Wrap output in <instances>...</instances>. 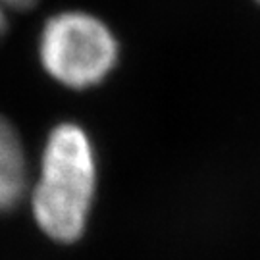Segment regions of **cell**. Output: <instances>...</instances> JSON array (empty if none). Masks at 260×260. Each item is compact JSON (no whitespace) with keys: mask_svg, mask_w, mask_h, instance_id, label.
<instances>
[{"mask_svg":"<svg viewBox=\"0 0 260 260\" xmlns=\"http://www.w3.org/2000/svg\"><path fill=\"white\" fill-rule=\"evenodd\" d=\"M96 189L91 141L79 125L62 123L48 135L33 187V216L50 239L74 243L85 232Z\"/></svg>","mask_w":260,"mask_h":260,"instance_id":"cell-1","label":"cell"},{"mask_svg":"<svg viewBox=\"0 0 260 260\" xmlns=\"http://www.w3.org/2000/svg\"><path fill=\"white\" fill-rule=\"evenodd\" d=\"M43 68L58 83L87 89L103 81L118 60V41L87 12H62L48 19L39 41Z\"/></svg>","mask_w":260,"mask_h":260,"instance_id":"cell-2","label":"cell"},{"mask_svg":"<svg viewBox=\"0 0 260 260\" xmlns=\"http://www.w3.org/2000/svg\"><path fill=\"white\" fill-rule=\"evenodd\" d=\"M27 187V160L18 131L0 116V212L14 208Z\"/></svg>","mask_w":260,"mask_h":260,"instance_id":"cell-3","label":"cell"},{"mask_svg":"<svg viewBox=\"0 0 260 260\" xmlns=\"http://www.w3.org/2000/svg\"><path fill=\"white\" fill-rule=\"evenodd\" d=\"M35 4L37 0H0V6L6 10H27Z\"/></svg>","mask_w":260,"mask_h":260,"instance_id":"cell-4","label":"cell"},{"mask_svg":"<svg viewBox=\"0 0 260 260\" xmlns=\"http://www.w3.org/2000/svg\"><path fill=\"white\" fill-rule=\"evenodd\" d=\"M8 27V18H6V8L0 6V39L4 35V31Z\"/></svg>","mask_w":260,"mask_h":260,"instance_id":"cell-5","label":"cell"}]
</instances>
